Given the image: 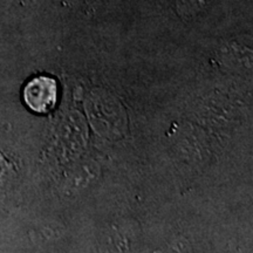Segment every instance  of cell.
Here are the masks:
<instances>
[{"label": "cell", "mask_w": 253, "mask_h": 253, "mask_svg": "<svg viewBox=\"0 0 253 253\" xmlns=\"http://www.w3.org/2000/svg\"><path fill=\"white\" fill-rule=\"evenodd\" d=\"M24 101L34 113L50 112L58 101V84L45 75L32 79L24 88Z\"/></svg>", "instance_id": "1"}, {"label": "cell", "mask_w": 253, "mask_h": 253, "mask_svg": "<svg viewBox=\"0 0 253 253\" xmlns=\"http://www.w3.org/2000/svg\"><path fill=\"white\" fill-rule=\"evenodd\" d=\"M210 2L211 0H176V8L181 17L185 19L194 18Z\"/></svg>", "instance_id": "2"}]
</instances>
